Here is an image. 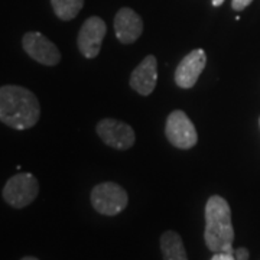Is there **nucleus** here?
I'll return each mask as SVG.
<instances>
[{
  "mask_svg": "<svg viewBox=\"0 0 260 260\" xmlns=\"http://www.w3.org/2000/svg\"><path fill=\"white\" fill-rule=\"evenodd\" d=\"M41 116V106L30 90L8 84L0 87V121L15 130L34 127Z\"/></svg>",
  "mask_w": 260,
  "mask_h": 260,
  "instance_id": "f257e3e1",
  "label": "nucleus"
},
{
  "mask_svg": "<svg viewBox=\"0 0 260 260\" xmlns=\"http://www.w3.org/2000/svg\"><path fill=\"white\" fill-rule=\"evenodd\" d=\"M207 247L214 253H233L234 229L232 223V210L223 197L213 195L205 204V233Z\"/></svg>",
  "mask_w": 260,
  "mask_h": 260,
  "instance_id": "f03ea898",
  "label": "nucleus"
},
{
  "mask_svg": "<svg viewBox=\"0 0 260 260\" xmlns=\"http://www.w3.org/2000/svg\"><path fill=\"white\" fill-rule=\"evenodd\" d=\"M38 179L29 172L16 174L8 179L3 188V200L13 208H25L38 197Z\"/></svg>",
  "mask_w": 260,
  "mask_h": 260,
  "instance_id": "7ed1b4c3",
  "label": "nucleus"
},
{
  "mask_svg": "<svg viewBox=\"0 0 260 260\" xmlns=\"http://www.w3.org/2000/svg\"><path fill=\"white\" fill-rule=\"evenodd\" d=\"M127 192L124 191V188L114 182L99 184L91 191V204L94 210L103 215L120 214L127 207Z\"/></svg>",
  "mask_w": 260,
  "mask_h": 260,
  "instance_id": "20e7f679",
  "label": "nucleus"
},
{
  "mask_svg": "<svg viewBox=\"0 0 260 260\" xmlns=\"http://www.w3.org/2000/svg\"><path fill=\"white\" fill-rule=\"evenodd\" d=\"M165 135L169 143L178 149H191L198 142L194 123L182 110H175L168 116Z\"/></svg>",
  "mask_w": 260,
  "mask_h": 260,
  "instance_id": "39448f33",
  "label": "nucleus"
},
{
  "mask_svg": "<svg viewBox=\"0 0 260 260\" xmlns=\"http://www.w3.org/2000/svg\"><path fill=\"white\" fill-rule=\"evenodd\" d=\"M25 52L37 62L47 67H54L61 61V52L54 42L39 32H28L22 38Z\"/></svg>",
  "mask_w": 260,
  "mask_h": 260,
  "instance_id": "423d86ee",
  "label": "nucleus"
},
{
  "mask_svg": "<svg viewBox=\"0 0 260 260\" xmlns=\"http://www.w3.org/2000/svg\"><path fill=\"white\" fill-rule=\"evenodd\" d=\"M95 130L100 139L106 145L119 149V150L130 149L136 140L135 132L129 124H126L124 121L116 120V119H103L99 121Z\"/></svg>",
  "mask_w": 260,
  "mask_h": 260,
  "instance_id": "0eeeda50",
  "label": "nucleus"
},
{
  "mask_svg": "<svg viewBox=\"0 0 260 260\" xmlns=\"http://www.w3.org/2000/svg\"><path fill=\"white\" fill-rule=\"evenodd\" d=\"M107 34V26L102 18L91 16L83 23L78 32V49L85 58H95L100 54L103 39Z\"/></svg>",
  "mask_w": 260,
  "mask_h": 260,
  "instance_id": "6e6552de",
  "label": "nucleus"
},
{
  "mask_svg": "<svg viewBox=\"0 0 260 260\" xmlns=\"http://www.w3.org/2000/svg\"><path fill=\"white\" fill-rule=\"evenodd\" d=\"M205 64H207V55L204 49L201 48L194 49L188 55L184 56L175 70V83L178 87L192 88L198 81L201 73L204 71Z\"/></svg>",
  "mask_w": 260,
  "mask_h": 260,
  "instance_id": "1a4fd4ad",
  "label": "nucleus"
},
{
  "mask_svg": "<svg viewBox=\"0 0 260 260\" xmlns=\"http://www.w3.org/2000/svg\"><path fill=\"white\" fill-rule=\"evenodd\" d=\"M158 81V61L153 55H148L130 75V87L140 95H149Z\"/></svg>",
  "mask_w": 260,
  "mask_h": 260,
  "instance_id": "9d476101",
  "label": "nucleus"
},
{
  "mask_svg": "<svg viewBox=\"0 0 260 260\" xmlns=\"http://www.w3.org/2000/svg\"><path fill=\"white\" fill-rule=\"evenodd\" d=\"M114 32L121 44L136 42L143 32V22L140 16L130 8H121L114 18Z\"/></svg>",
  "mask_w": 260,
  "mask_h": 260,
  "instance_id": "9b49d317",
  "label": "nucleus"
},
{
  "mask_svg": "<svg viewBox=\"0 0 260 260\" xmlns=\"http://www.w3.org/2000/svg\"><path fill=\"white\" fill-rule=\"evenodd\" d=\"M160 250L164 260H188L181 236L177 232H165L160 236Z\"/></svg>",
  "mask_w": 260,
  "mask_h": 260,
  "instance_id": "f8f14e48",
  "label": "nucleus"
},
{
  "mask_svg": "<svg viewBox=\"0 0 260 260\" xmlns=\"http://www.w3.org/2000/svg\"><path fill=\"white\" fill-rule=\"evenodd\" d=\"M51 5L61 20H71L83 9L84 0H51Z\"/></svg>",
  "mask_w": 260,
  "mask_h": 260,
  "instance_id": "ddd939ff",
  "label": "nucleus"
},
{
  "mask_svg": "<svg viewBox=\"0 0 260 260\" xmlns=\"http://www.w3.org/2000/svg\"><path fill=\"white\" fill-rule=\"evenodd\" d=\"M251 2L253 0H232V8L237 12H240V10L246 9Z\"/></svg>",
  "mask_w": 260,
  "mask_h": 260,
  "instance_id": "4468645a",
  "label": "nucleus"
},
{
  "mask_svg": "<svg viewBox=\"0 0 260 260\" xmlns=\"http://www.w3.org/2000/svg\"><path fill=\"white\" fill-rule=\"evenodd\" d=\"M211 260H236L233 253H224V251H218V253H214L213 259Z\"/></svg>",
  "mask_w": 260,
  "mask_h": 260,
  "instance_id": "2eb2a0df",
  "label": "nucleus"
},
{
  "mask_svg": "<svg viewBox=\"0 0 260 260\" xmlns=\"http://www.w3.org/2000/svg\"><path fill=\"white\" fill-rule=\"evenodd\" d=\"M234 257L236 260H249V251L244 247H240V249L234 250Z\"/></svg>",
  "mask_w": 260,
  "mask_h": 260,
  "instance_id": "dca6fc26",
  "label": "nucleus"
},
{
  "mask_svg": "<svg viewBox=\"0 0 260 260\" xmlns=\"http://www.w3.org/2000/svg\"><path fill=\"white\" fill-rule=\"evenodd\" d=\"M213 2V5L215 6V8H218V6H221L224 3V0H211Z\"/></svg>",
  "mask_w": 260,
  "mask_h": 260,
  "instance_id": "f3484780",
  "label": "nucleus"
},
{
  "mask_svg": "<svg viewBox=\"0 0 260 260\" xmlns=\"http://www.w3.org/2000/svg\"><path fill=\"white\" fill-rule=\"evenodd\" d=\"M20 260H39L37 257H34V256H25V257H22Z\"/></svg>",
  "mask_w": 260,
  "mask_h": 260,
  "instance_id": "a211bd4d",
  "label": "nucleus"
}]
</instances>
